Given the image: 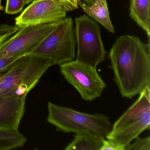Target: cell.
<instances>
[{"instance_id": "obj_11", "label": "cell", "mask_w": 150, "mask_h": 150, "mask_svg": "<svg viewBox=\"0 0 150 150\" xmlns=\"http://www.w3.org/2000/svg\"><path fill=\"white\" fill-rule=\"evenodd\" d=\"M78 5L87 14L101 24L108 31L115 33L106 0H96L91 5H87L84 1L79 0Z\"/></svg>"}, {"instance_id": "obj_5", "label": "cell", "mask_w": 150, "mask_h": 150, "mask_svg": "<svg viewBox=\"0 0 150 150\" xmlns=\"http://www.w3.org/2000/svg\"><path fill=\"white\" fill-rule=\"evenodd\" d=\"M76 44L73 21L65 17L30 54L47 59L52 66H59L75 58Z\"/></svg>"}, {"instance_id": "obj_4", "label": "cell", "mask_w": 150, "mask_h": 150, "mask_svg": "<svg viewBox=\"0 0 150 150\" xmlns=\"http://www.w3.org/2000/svg\"><path fill=\"white\" fill-rule=\"evenodd\" d=\"M146 88L139 96L114 123L106 139L126 146L150 128V89Z\"/></svg>"}, {"instance_id": "obj_10", "label": "cell", "mask_w": 150, "mask_h": 150, "mask_svg": "<svg viewBox=\"0 0 150 150\" xmlns=\"http://www.w3.org/2000/svg\"><path fill=\"white\" fill-rule=\"evenodd\" d=\"M27 96H0V129L19 131L25 112Z\"/></svg>"}, {"instance_id": "obj_23", "label": "cell", "mask_w": 150, "mask_h": 150, "mask_svg": "<svg viewBox=\"0 0 150 150\" xmlns=\"http://www.w3.org/2000/svg\"><path fill=\"white\" fill-rule=\"evenodd\" d=\"M2 6H1V0H0V11L2 9Z\"/></svg>"}, {"instance_id": "obj_17", "label": "cell", "mask_w": 150, "mask_h": 150, "mask_svg": "<svg viewBox=\"0 0 150 150\" xmlns=\"http://www.w3.org/2000/svg\"><path fill=\"white\" fill-rule=\"evenodd\" d=\"M20 27L17 25L3 24L0 26V44L19 30Z\"/></svg>"}, {"instance_id": "obj_7", "label": "cell", "mask_w": 150, "mask_h": 150, "mask_svg": "<svg viewBox=\"0 0 150 150\" xmlns=\"http://www.w3.org/2000/svg\"><path fill=\"white\" fill-rule=\"evenodd\" d=\"M59 67L61 74L83 100L92 101L101 96L106 85L96 68L76 60Z\"/></svg>"}, {"instance_id": "obj_9", "label": "cell", "mask_w": 150, "mask_h": 150, "mask_svg": "<svg viewBox=\"0 0 150 150\" xmlns=\"http://www.w3.org/2000/svg\"><path fill=\"white\" fill-rule=\"evenodd\" d=\"M30 4L16 18V25L20 28L56 22L66 16V10L54 0H36Z\"/></svg>"}, {"instance_id": "obj_13", "label": "cell", "mask_w": 150, "mask_h": 150, "mask_svg": "<svg viewBox=\"0 0 150 150\" xmlns=\"http://www.w3.org/2000/svg\"><path fill=\"white\" fill-rule=\"evenodd\" d=\"M103 139L90 134H76L74 139L64 150H100Z\"/></svg>"}, {"instance_id": "obj_2", "label": "cell", "mask_w": 150, "mask_h": 150, "mask_svg": "<svg viewBox=\"0 0 150 150\" xmlns=\"http://www.w3.org/2000/svg\"><path fill=\"white\" fill-rule=\"evenodd\" d=\"M52 66L43 57L32 54L23 56L0 73V96H27Z\"/></svg>"}, {"instance_id": "obj_22", "label": "cell", "mask_w": 150, "mask_h": 150, "mask_svg": "<svg viewBox=\"0 0 150 150\" xmlns=\"http://www.w3.org/2000/svg\"><path fill=\"white\" fill-rule=\"evenodd\" d=\"M35 1H36V0H26V5L30 4Z\"/></svg>"}, {"instance_id": "obj_19", "label": "cell", "mask_w": 150, "mask_h": 150, "mask_svg": "<svg viewBox=\"0 0 150 150\" xmlns=\"http://www.w3.org/2000/svg\"><path fill=\"white\" fill-rule=\"evenodd\" d=\"M125 146L118 144L109 139L103 140L100 150H125Z\"/></svg>"}, {"instance_id": "obj_1", "label": "cell", "mask_w": 150, "mask_h": 150, "mask_svg": "<svg viewBox=\"0 0 150 150\" xmlns=\"http://www.w3.org/2000/svg\"><path fill=\"white\" fill-rule=\"evenodd\" d=\"M114 80L123 97L132 99L150 86V46L137 37L117 39L109 53Z\"/></svg>"}, {"instance_id": "obj_12", "label": "cell", "mask_w": 150, "mask_h": 150, "mask_svg": "<svg viewBox=\"0 0 150 150\" xmlns=\"http://www.w3.org/2000/svg\"><path fill=\"white\" fill-rule=\"evenodd\" d=\"M129 16L150 36V0H131Z\"/></svg>"}, {"instance_id": "obj_21", "label": "cell", "mask_w": 150, "mask_h": 150, "mask_svg": "<svg viewBox=\"0 0 150 150\" xmlns=\"http://www.w3.org/2000/svg\"><path fill=\"white\" fill-rule=\"evenodd\" d=\"M96 0H83V1L88 5H91L94 3Z\"/></svg>"}, {"instance_id": "obj_16", "label": "cell", "mask_w": 150, "mask_h": 150, "mask_svg": "<svg viewBox=\"0 0 150 150\" xmlns=\"http://www.w3.org/2000/svg\"><path fill=\"white\" fill-rule=\"evenodd\" d=\"M132 144L125 147V150H150V137L141 138L137 137Z\"/></svg>"}, {"instance_id": "obj_15", "label": "cell", "mask_w": 150, "mask_h": 150, "mask_svg": "<svg viewBox=\"0 0 150 150\" xmlns=\"http://www.w3.org/2000/svg\"><path fill=\"white\" fill-rule=\"evenodd\" d=\"M26 5V0H6L5 12L8 15L20 13Z\"/></svg>"}, {"instance_id": "obj_14", "label": "cell", "mask_w": 150, "mask_h": 150, "mask_svg": "<svg viewBox=\"0 0 150 150\" xmlns=\"http://www.w3.org/2000/svg\"><path fill=\"white\" fill-rule=\"evenodd\" d=\"M27 138L19 131L0 129V150H9L22 147Z\"/></svg>"}, {"instance_id": "obj_6", "label": "cell", "mask_w": 150, "mask_h": 150, "mask_svg": "<svg viewBox=\"0 0 150 150\" xmlns=\"http://www.w3.org/2000/svg\"><path fill=\"white\" fill-rule=\"evenodd\" d=\"M78 45L76 60L96 68L105 60L106 52L101 38L99 24L86 15L75 19Z\"/></svg>"}, {"instance_id": "obj_8", "label": "cell", "mask_w": 150, "mask_h": 150, "mask_svg": "<svg viewBox=\"0 0 150 150\" xmlns=\"http://www.w3.org/2000/svg\"><path fill=\"white\" fill-rule=\"evenodd\" d=\"M59 21L20 28L0 44V59L23 57L31 53Z\"/></svg>"}, {"instance_id": "obj_18", "label": "cell", "mask_w": 150, "mask_h": 150, "mask_svg": "<svg viewBox=\"0 0 150 150\" xmlns=\"http://www.w3.org/2000/svg\"><path fill=\"white\" fill-rule=\"evenodd\" d=\"M60 6L64 8L67 12L71 11L78 8L79 0H54Z\"/></svg>"}, {"instance_id": "obj_20", "label": "cell", "mask_w": 150, "mask_h": 150, "mask_svg": "<svg viewBox=\"0 0 150 150\" xmlns=\"http://www.w3.org/2000/svg\"><path fill=\"white\" fill-rule=\"evenodd\" d=\"M21 57H14L0 59V73L3 72L7 70L17 59Z\"/></svg>"}, {"instance_id": "obj_3", "label": "cell", "mask_w": 150, "mask_h": 150, "mask_svg": "<svg viewBox=\"0 0 150 150\" xmlns=\"http://www.w3.org/2000/svg\"><path fill=\"white\" fill-rule=\"evenodd\" d=\"M47 121L58 131L90 134L105 139L110 131L108 117L101 114H88L49 102Z\"/></svg>"}]
</instances>
